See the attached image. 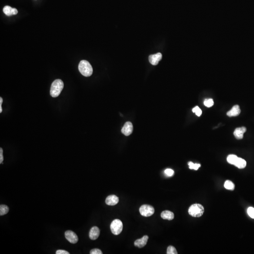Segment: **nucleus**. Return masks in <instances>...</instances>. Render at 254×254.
Listing matches in <instances>:
<instances>
[{
  "label": "nucleus",
  "instance_id": "1",
  "mask_svg": "<svg viewBox=\"0 0 254 254\" xmlns=\"http://www.w3.org/2000/svg\"><path fill=\"white\" fill-rule=\"evenodd\" d=\"M64 86L63 81L61 80L57 79L54 81L52 84L50 90V95L52 97H58L62 91Z\"/></svg>",
  "mask_w": 254,
  "mask_h": 254
},
{
  "label": "nucleus",
  "instance_id": "2",
  "mask_svg": "<svg viewBox=\"0 0 254 254\" xmlns=\"http://www.w3.org/2000/svg\"><path fill=\"white\" fill-rule=\"evenodd\" d=\"M78 69L82 75L89 77L92 74L93 68L91 64L86 60H81L80 62Z\"/></svg>",
  "mask_w": 254,
  "mask_h": 254
},
{
  "label": "nucleus",
  "instance_id": "3",
  "mask_svg": "<svg viewBox=\"0 0 254 254\" xmlns=\"http://www.w3.org/2000/svg\"><path fill=\"white\" fill-rule=\"evenodd\" d=\"M204 212V208L200 204H194L190 206L188 213L191 216L194 217H199L202 216Z\"/></svg>",
  "mask_w": 254,
  "mask_h": 254
},
{
  "label": "nucleus",
  "instance_id": "4",
  "mask_svg": "<svg viewBox=\"0 0 254 254\" xmlns=\"http://www.w3.org/2000/svg\"><path fill=\"white\" fill-rule=\"evenodd\" d=\"M111 232L114 235H118L120 234L123 229V224L120 220H114L110 226Z\"/></svg>",
  "mask_w": 254,
  "mask_h": 254
},
{
  "label": "nucleus",
  "instance_id": "5",
  "mask_svg": "<svg viewBox=\"0 0 254 254\" xmlns=\"http://www.w3.org/2000/svg\"><path fill=\"white\" fill-rule=\"evenodd\" d=\"M139 212L143 216L148 217L154 214V209L152 206L143 205L139 209Z\"/></svg>",
  "mask_w": 254,
  "mask_h": 254
},
{
  "label": "nucleus",
  "instance_id": "6",
  "mask_svg": "<svg viewBox=\"0 0 254 254\" xmlns=\"http://www.w3.org/2000/svg\"><path fill=\"white\" fill-rule=\"evenodd\" d=\"M65 237L67 240L72 244H75L78 242V237L77 235L73 231L68 230L65 232Z\"/></svg>",
  "mask_w": 254,
  "mask_h": 254
},
{
  "label": "nucleus",
  "instance_id": "7",
  "mask_svg": "<svg viewBox=\"0 0 254 254\" xmlns=\"http://www.w3.org/2000/svg\"><path fill=\"white\" fill-rule=\"evenodd\" d=\"M133 130V127L132 123L130 122H127L122 127L121 132L126 136H128L132 133Z\"/></svg>",
  "mask_w": 254,
  "mask_h": 254
},
{
  "label": "nucleus",
  "instance_id": "8",
  "mask_svg": "<svg viewBox=\"0 0 254 254\" xmlns=\"http://www.w3.org/2000/svg\"><path fill=\"white\" fill-rule=\"evenodd\" d=\"M162 54L160 53L151 55L149 57V61L151 64L156 65L158 64L159 61L162 58Z\"/></svg>",
  "mask_w": 254,
  "mask_h": 254
},
{
  "label": "nucleus",
  "instance_id": "9",
  "mask_svg": "<svg viewBox=\"0 0 254 254\" xmlns=\"http://www.w3.org/2000/svg\"><path fill=\"white\" fill-rule=\"evenodd\" d=\"M100 235V230L97 227L94 226L90 230L89 237L92 240H96Z\"/></svg>",
  "mask_w": 254,
  "mask_h": 254
},
{
  "label": "nucleus",
  "instance_id": "10",
  "mask_svg": "<svg viewBox=\"0 0 254 254\" xmlns=\"http://www.w3.org/2000/svg\"><path fill=\"white\" fill-rule=\"evenodd\" d=\"M148 236L144 235L142 238L137 239L134 242L135 246L139 248H142L146 246L148 239Z\"/></svg>",
  "mask_w": 254,
  "mask_h": 254
},
{
  "label": "nucleus",
  "instance_id": "11",
  "mask_svg": "<svg viewBox=\"0 0 254 254\" xmlns=\"http://www.w3.org/2000/svg\"><path fill=\"white\" fill-rule=\"evenodd\" d=\"M119 201V198L115 195H109L106 198V203L109 206H114Z\"/></svg>",
  "mask_w": 254,
  "mask_h": 254
},
{
  "label": "nucleus",
  "instance_id": "12",
  "mask_svg": "<svg viewBox=\"0 0 254 254\" xmlns=\"http://www.w3.org/2000/svg\"><path fill=\"white\" fill-rule=\"evenodd\" d=\"M3 12L4 14L7 16H11L12 15H17L18 13V11L15 8H12L10 6H5L3 8Z\"/></svg>",
  "mask_w": 254,
  "mask_h": 254
},
{
  "label": "nucleus",
  "instance_id": "13",
  "mask_svg": "<svg viewBox=\"0 0 254 254\" xmlns=\"http://www.w3.org/2000/svg\"><path fill=\"white\" fill-rule=\"evenodd\" d=\"M246 128L244 127L238 128L235 129L234 131V135L236 138L237 139H242L243 137V134L246 132Z\"/></svg>",
  "mask_w": 254,
  "mask_h": 254
},
{
  "label": "nucleus",
  "instance_id": "14",
  "mask_svg": "<svg viewBox=\"0 0 254 254\" xmlns=\"http://www.w3.org/2000/svg\"><path fill=\"white\" fill-rule=\"evenodd\" d=\"M240 113V109L238 105H235L232 108L230 111H228L227 113V115L229 117H233L237 116L239 115Z\"/></svg>",
  "mask_w": 254,
  "mask_h": 254
},
{
  "label": "nucleus",
  "instance_id": "15",
  "mask_svg": "<svg viewBox=\"0 0 254 254\" xmlns=\"http://www.w3.org/2000/svg\"><path fill=\"white\" fill-rule=\"evenodd\" d=\"M161 218L163 219L171 220L174 218V214L173 212L169 210H165L161 213Z\"/></svg>",
  "mask_w": 254,
  "mask_h": 254
},
{
  "label": "nucleus",
  "instance_id": "16",
  "mask_svg": "<svg viewBox=\"0 0 254 254\" xmlns=\"http://www.w3.org/2000/svg\"><path fill=\"white\" fill-rule=\"evenodd\" d=\"M247 165V163H246V160L241 158H238L237 160L236 161L234 165L236 167L238 168L239 169H244L245 168Z\"/></svg>",
  "mask_w": 254,
  "mask_h": 254
},
{
  "label": "nucleus",
  "instance_id": "17",
  "mask_svg": "<svg viewBox=\"0 0 254 254\" xmlns=\"http://www.w3.org/2000/svg\"><path fill=\"white\" fill-rule=\"evenodd\" d=\"M238 157L235 155L233 154H231L228 156L227 158V160L228 163L234 165L236 163V161L237 160Z\"/></svg>",
  "mask_w": 254,
  "mask_h": 254
},
{
  "label": "nucleus",
  "instance_id": "18",
  "mask_svg": "<svg viewBox=\"0 0 254 254\" xmlns=\"http://www.w3.org/2000/svg\"><path fill=\"white\" fill-rule=\"evenodd\" d=\"M9 211V208L5 205H1L0 206V216H3L7 214Z\"/></svg>",
  "mask_w": 254,
  "mask_h": 254
},
{
  "label": "nucleus",
  "instance_id": "19",
  "mask_svg": "<svg viewBox=\"0 0 254 254\" xmlns=\"http://www.w3.org/2000/svg\"><path fill=\"white\" fill-rule=\"evenodd\" d=\"M224 186L226 189H228V190H233L234 189L235 186H234V183L232 181L230 180H227L225 183Z\"/></svg>",
  "mask_w": 254,
  "mask_h": 254
},
{
  "label": "nucleus",
  "instance_id": "20",
  "mask_svg": "<svg viewBox=\"0 0 254 254\" xmlns=\"http://www.w3.org/2000/svg\"><path fill=\"white\" fill-rule=\"evenodd\" d=\"M167 254H177V252L176 249L175 247L172 246H170L167 249Z\"/></svg>",
  "mask_w": 254,
  "mask_h": 254
},
{
  "label": "nucleus",
  "instance_id": "21",
  "mask_svg": "<svg viewBox=\"0 0 254 254\" xmlns=\"http://www.w3.org/2000/svg\"><path fill=\"white\" fill-rule=\"evenodd\" d=\"M188 165H189V169L191 170H198L199 168L200 167V164H194L192 162H189L188 163Z\"/></svg>",
  "mask_w": 254,
  "mask_h": 254
},
{
  "label": "nucleus",
  "instance_id": "22",
  "mask_svg": "<svg viewBox=\"0 0 254 254\" xmlns=\"http://www.w3.org/2000/svg\"><path fill=\"white\" fill-rule=\"evenodd\" d=\"M204 104L207 107H210L213 106L214 101L212 99H205L204 102Z\"/></svg>",
  "mask_w": 254,
  "mask_h": 254
},
{
  "label": "nucleus",
  "instance_id": "23",
  "mask_svg": "<svg viewBox=\"0 0 254 254\" xmlns=\"http://www.w3.org/2000/svg\"><path fill=\"white\" fill-rule=\"evenodd\" d=\"M193 112L195 113L198 116H200L202 114V111L198 107H196L193 109Z\"/></svg>",
  "mask_w": 254,
  "mask_h": 254
},
{
  "label": "nucleus",
  "instance_id": "24",
  "mask_svg": "<svg viewBox=\"0 0 254 254\" xmlns=\"http://www.w3.org/2000/svg\"><path fill=\"white\" fill-rule=\"evenodd\" d=\"M248 215L251 218L254 219V208L253 207H249L248 209Z\"/></svg>",
  "mask_w": 254,
  "mask_h": 254
},
{
  "label": "nucleus",
  "instance_id": "25",
  "mask_svg": "<svg viewBox=\"0 0 254 254\" xmlns=\"http://www.w3.org/2000/svg\"><path fill=\"white\" fill-rule=\"evenodd\" d=\"M165 174L168 176H171L174 175V171L172 169H167L165 170Z\"/></svg>",
  "mask_w": 254,
  "mask_h": 254
},
{
  "label": "nucleus",
  "instance_id": "26",
  "mask_svg": "<svg viewBox=\"0 0 254 254\" xmlns=\"http://www.w3.org/2000/svg\"><path fill=\"white\" fill-rule=\"evenodd\" d=\"M90 254H102L103 253L102 252L101 250H100L99 249H92L90 251Z\"/></svg>",
  "mask_w": 254,
  "mask_h": 254
},
{
  "label": "nucleus",
  "instance_id": "27",
  "mask_svg": "<svg viewBox=\"0 0 254 254\" xmlns=\"http://www.w3.org/2000/svg\"><path fill=\"white\" fill-rule=\"evenodd\" d=\"M3 161V150L2 148H0V163H2Z\"/></svg>",
  "mask_w": 254,
  "mask_h": 254
},
{
  "label": "nucleus",
  "instance_id": "28",
  "mask_svg": "<svg viewBox=\"0 0 254 254\" xmlns=\"http://www.w3.org/2000/svg\"><path fill=\"white\" fill-rule=\"evenodd\" d=\"M56 254H69L68 251L64 250H58L56 251Z\"/></svg>",
  "mask_w": 254,
  "mask_h": 254
},
{
  "label": "nucleus",
  "instance_id": "29",
  "mask_svg": "<svg viewBox=\"0 0 254 254\" xmlns=\"http://www.w3.org/2000/svg\"><path fill=\"white\" fill-rule=\"evenodd\" d=\"M3 99L2 97H0V113L2 112V104Z\"/></svg>",
  "mask_w": 254,
  "mask_h": 254
}]
</instances>
